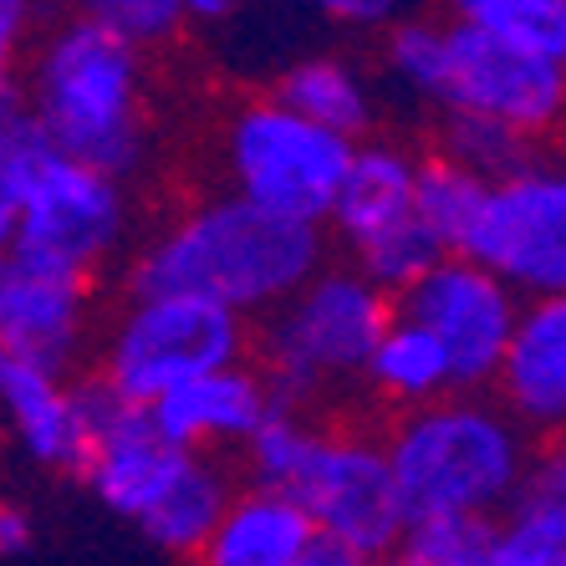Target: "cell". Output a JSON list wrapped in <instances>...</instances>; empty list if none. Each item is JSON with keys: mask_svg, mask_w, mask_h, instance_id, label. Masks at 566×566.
I'll list each match as a JSON object with an SVG mask.
<instances>
[{"mask_svg": "<svg viewBox=\"0 0 566 566\" xmlns=\"http://www.w3.org/2000/svg\"><path fill=\"white\" fill-rule=\"evenodd\" d=\"M31 541H36V521H31V511L27 505H15V501H0V562L27 556Z\"/></svg>", "mask_w": 566, "mask_h": 566, "instance_id": "32", "label": "cell"}, {"mask_svg": "<svg viewBox=\"0 0 566 566\" xmlns=\"http://www.w3.org/2000/svg\"><path fill=\"white\" fill-rule=\"evenodd\" d=\"M271 409H276L271 382H265L261 368H245V363L195 373V378L174 382L169 394L148 403L158 429L174 444L199 449V454L220 444H245Z\"/></svg>", "mask_w": 566, "mask_h": 566, "instance_id": "14", "label": "cell"}, {"mask_svg": "<svg viewBox=\"0 0 566 566\" xmlns=\"http://www.w3.org/2000/svg\"><path fill=\"white\" fill-rule=\"evenodd\" d=\"M382 62L398 87L434 103L439 113L495 118L526 138L566 123V66L474 21H398Z\"/></svg>", "mask_w": 566, "mask_h": 566, "instance_id": "3", "label": "cell"}, {"mask_svg": "<svg viewBox=\"0 0 566 566\" xmlns=\"http://www.w3.org/2000/svg\"><path fill=\"white\" fill-rule=\"evenodd\" d=\"M403 526L449 511H505L526 470V429L480 394H444L419 409H398L382 439Z\"/></svg>", "mask_w": 566, "mask_h": 566, "instance_id": "4", "label": "cell"}, {"mask_svg": "<svg viewBox=\"0 0 566 566\" xmlns=\"http://www.w3.org/2000/svg\"><path fill=\"white\" fill-rule=\"evenodd\" d=\"M460 255L490 265L511 291H566V158H531L485 189Z\"/></svg>", "mask_w": 566, "mask_h": 566, "instance_id": "9", "label": "cell"}, {"mask_svg": "<svg viewBox=\"0 0 566 566\" xmlns=\"http://www.w3.org/2000/svg\"><path fill=\"white\" fill-rule=\"evenodd\" d=\"M403 552L429 566H495L501 556V521L485 511H449L413 521L403 531Z\"/></svg>", "mask_w": 566, "mask_h": 566, "instance_id": "24", "label": "cell"}, {"mask_svg": "<svg viewBox=\"0 0 566 566\" xmlns=\"http://www.w3.org/2000/svg\"><path fill=\"white\" fill-rule=\"evenodd\" d=\"M495 566H566V546H546V541L515 536L501 526V556Z\"/></svg>", "mask_w": 566, "mask_h": 566, "instance_id": "31", "label": "cell"}, {"mask_svg": "<svg viewBox=\"0 0 566 566\" xmlns=\"http://www.w3.org/2000/svg\"><path fill=\"white\" fill-rule=\"evenodd\" d=\"M21 93L66 158L113 179H128L144 164V52L133 41L72 15L36 46Z\"/></svg>", "mask_w": 566, "mask_h": 566, "instance_id": "2", "label": "cell"}, {"mask_svg": "<svg viewBox=\"0 0 566 566\" xmlns=\"http://www.w3.org/2000/svg\"><path fill=\"white\" fill-rule=\"evenodd\" d=\"M413 179H419V154L382 144V138H373V144L357 138L327 214V224L337 230L347 251L368 245L373 235L394 230V224L413 220Z\"/></svg>", "mask_w": 566, "mask_h": 566, "instance_id": "17", "label": "cell"}, {"mask_svg": "<svg viewBox=\"0 0 566 566\" xmlns=\"http://www.w3.org/2000/svg\"><path fill=\"white\" fill-rule=\"evenodd\" d=\"M245 316L195 291H148L133 296L128 312L103 347V378L128 403H154L174 382L210 368H230L245 357Z\"/></svg>", "mask_w": 566, "mask_h": 566, "instance_id": "7", "label": "cell"}, {"mask_svg": "<svg viewBox=\"0 0 566 566\" xmlns=\"http://www.w3.org/2000/svg\"><path fill=\"white\" fill-rule=\"evenodd\" d=\"M501 6V0H444L449 21H480V15H490Z\"/></svg>", "mask_w": 566, "mask_h": 566, "instance_id": "35", "label": "cell"}, {"mask_svg": "<svg viewBox=\"0 0 566 566\" xmlns=\"http://www.w3.org/2000/svg\"><path fill=\"white\" fill-rule=\"evenodd\" d=\"M286 566H368L357 552H347L343 541H332V536H316L312 546H306L296 562H286Z\"/></svg>", "mask_w": 566, "mask_h": 566, "instance_id": "33", "label": "cell"}, {"mask_svg": "<svg viewBox=\"0 0 566 566\" xmlns=\"http://www.w3.org/2000/svg\"><path fill=\"white\" fill-rule=\"evenodd\" d=\"M394 296L357 265H316L281 306L265 312L261 373L281 403H306L337 382L363 378L373 343L394 322Z\"/></svg>", "mask_w": 566, "mask_h": 566, "instance_id": "5", "label": "cell"}, {"mask_svg": "<svg viewBox=\"0 0 566 566\" xmlns=\"http://www.w3.org/2000/svg\"><path fill=\"white\" fill-rule=\"evenodd\" d=\"M439 154H449L460 169L480 174L485 185L515 174L521 164L536 158V138L505 128L495 118H470V113H444V133H439Z\"/></svg>", "mask_w": 566, "mask_h": 566, "instance_id": "25", "label": "cell"}, {"mask_svg": "<svg viewBox=\"0 0 566 566\" xmlns=\"http://www.w3.org/2000/svg\"><path fill=\"white\" fill-rule=\"evenodd\" d=\"M485 179L470 169H460L449 154H423L419 158V179H413V214H419L434 240L444 251H464V240H470V224L485 205Z\"/></svg>", "mask_w": 566, "mask_h": 566, "instance_id": "22", "label": "cell"}, {"mask_svg": "<svg viewBox=\"0 0 566 566\" xmlns=\"http://www.w3.org/2000/svg\"><path fill=\"white\" fill-rule=\"evenodd\" d=\"M36 0H0V82H15V56L31 36Z\"/></svg>", "mask_w": 566, "mask_h": 566, "instance_id": "29", "label": "cell"}, {"mask_svg": "<svg viewBox=\"0 0 566 566\" xmlns=\"http://www.w3.org/2000/svg\"><path fill=\"white\" fill-rule=\"evenodd\" d=\"M322 265V224L281 220L240 195L205 199L144 245L128 291H195L240 316H265Z\"/></svg>", "mask_w": 566, "mask_h": 566, "instance_id": "1", "label": "cell"}, {"mask_svg": "<svg viewBox=\"0 0 566 566\" xmlns=\"http://www.w3.org/2000/svg\"><path fill=\"white\" fill-rule=\"evenodd\" d=\"M230 495H235V490H230L224 470L199 454V460L185 470V480L138 521V531L174 556H199V546L210 541V531H214V521H220Z\"/></svg>", "mask_w": 566, "mask_h": 566, "instance_id": "20", "label": "cell"}, {"mask_svg": "<svg viewBox=\"0 0 566 566\" xmlns=\"http://www.w3.org/2000/svg\"><path fill=\"white\" fill-rule=\"evenodd\" d=\"M501 409L531 434H566V291L531 296L495 373Z\"/></svg>", "mask_w": 566, "mask_h": 566, "instance_id": "13", "label": "cell"}, {"mask_svg": "<svg viewBox=\"0 0 566 566\" xmlns=\"http://www.w3.org/2000/svg\"><path fill=\"white\" fill-rule=\"evenodd\" d=\"M347 158H353V138L316 128L312 118L291 113L281 97L240 103L224 128L230 195L251 199L281 220L327 224Z\"/></svg>", "mask_w": 566, "mask_h": 566, "instance_id": "6", "label": "cell"}, {"mask_svg": "<svg viewBox=\"0 0 566 566\" xmlns=\"http://www.w3.org/2000/svg\"><path fill=\"white\" fill-rule=\"evenodd\" d=\"M123 224H128L123 179L52 148L27 179V189H21L15 251L93 281L97 265L118 251Z\"/></svg>", "mask_w": 566, "mask_h": 566, "instance_id": "11", "label": "cell"}, {"mask_svg": "<svg viewBox=\"0 0 566 566\" xmlns=\"http://www.w3.org/2000/svg\"><path fill=\"white\" fill-rule=\"evenodd\" d=\"M394 306L439 337V347L449 357L454 394L495 388L515 316H521V291L505 286L490 265H480L474 255L449 251L409 291H398Z\"/></svg>", "mask_w": 566, "mask_h": 566, "instance_id": "10", "label": "cell"}, {"mask_svg": "<svg viewBox=\"0 0 566 566\" xmlns=\"http://www.w3.org/2000/svg\"><path fill=\"white\" fill-rule=\"evenodd\" d=\"M52 138L31 118L21 82H0V255L15 245V214H21V189L36 174V164L52 154Z\"/></svg>", "mask_w": 566, "mask_h": 566, "instance_id": "23", "label": "cell"}, {"mask_svg": "<svg viewBox=\"0 0 566 566\" xmlns=\"http://www.w3.org/2000/svg\"><path fill=\"white\" fill-rule=\"evenodd\" d=\"M505 531L546 546H566V434H546L505 501Z\"/></svg>", "mask_w": 566, "mask_h": 566, "instance_id": "21", "label": "cell"}, {"mask_svg": "<svg viewBox=\"0 0 566 566\" xmlns=\"http://www.w3.org/2000/svg\"><path fill=\"white\" fill-rule=\"evenodd\" d=\"M439 255H449V251L434 240V230L413 214V220H403V224H394V230L373 235L368 245H357L353 265L373 281V286H382L388 296H398V291H409L413 281L439 261Z\"/></svg>", "mask_w": 566, "mask_h": 566, "instance_id": "26", "label": "cell"}, {"mask_svg": "<svg viewBox=\"0 0 566 566\" xmlns=\"http://www.w3.org/2000/svg\"><path fill=\"white\" fill-rule=\"evenodd\" d=\"M368 388L394 403V409H419V403H434V398L454 394L449 382V357L439 347V337L423 322L394 312V322L382 327V337L373 343L368 368H363Z\"/></svg>", "mask_w": 566, "mask_h": 566, "instance_id": "18", "label": "cell"}, {"mask_svg": "<svg viewBox=\"0 0 566 566\" xmlns=\"http://www.w3.org/2000/svg\"><path fill=\"white\" fill-rule=\"evenodd\" d=\"M368 566H429V562H419V556H409V552H403V546H398V552L378 556V562H368Z\"/></svg>", "mask_w": 566, "mask_h": 566, "instance_id": "36", "label": "cell"}, {"mask_svg": "<svg viewBox=\"0 0 566 566\" xmlns=\"http://www.w3.org/2000/svg\"><path fill=\"white\" fill-rule=\"evenodd\" d=\"M0 419L11 423L15 444L46 470H82V429L72 382L56 363L0 347Z\"/></svg>", "mask_w": 566, "mask_h": 566, "instance_id": "15", "label": "cell"}, {"mask_svg": "<svg viewBox=\"0 0 566 566\" xmlns=\"http://www.w3.org/2000/svg\"><path fill=\"white\" fill-rule=\"evenodd\" d=\"M306 6H316L322 15L343 21V27H382L398 11V0H306Z\"/></svg>", "mask_w": 566, "mask_h": 566, "instance_id": "30", "label": "cell"}, {"mask_svg": "<svg viewBox=\"0 0 566 566\" xmlns=\"http://www.w3.org/2000/svg\"><path fill=\"white\" fill-rule=\"evenodd\" d=\"M276 490L306 511L316 536L343 541L363 562L403 546V505L394 490V470L382 454V439L357 429H316L306 434L296 464L286 470Z\"/></svg>", "mask_w": 566, "mask_h": 566, "instance_id": "8", "label": "cell"}, {"mask_svg": "<svg viewBox=\"0 0 566 566\" xmlns=\"http://www.w3.org/2000/svg\"><path fill=\"white\" fill-rule=\"evenodd\" d=\"M87 286L77 271L11 245L0 255V347L66 368L87 332Z\"/></svg>", "mask_w": 566, "mask_h": 566, "instance_id": "12", "label": "cell"}, {"mask_svg": "<svg viewBox=\"0 0 566 566\" xmlns=\"http://www.w3.org/2000/svg\"><path fill=\"white\" fill-rule=\"evenodd\" d=\"M316 541V526L286 490L255 485L235 490L214 521L210 541L199 546V566H286Z\"/></svg>", "mask_w": 566, "mask_h": 566, "instance_id": "16", "label": "cell"}, {"mask_svg": "<svg viewBox=\"0 0 566 566\" xmlns=\"http://www.w3.org/2000/svg\"><path fill=\"white\" fill-rule=\"evenodd\" d=\"M276 97L291 107V113L312 118L316 128L343 133L353 144L373 128V118H378L368 77H363L353 62H343V56H306V62H291L276 82Z\"/></svg>", "mask_w": 566, "mask_h": 566, "instance_id": "19", "label": "cell"}, {"mask_svg": "<svg viewBox=\"0 0 566 566\" xmlns=\"http://www.w3.org/2000/svg\"><path fill=\"white\" fill-rule=\"evenodd\" d=\"M82 21L113 31V36L133 41L138 52L148 46H164V41L179 36L185 27V6L179 0H72Z\"/></svg>", "mask_w": 566, "mask_h": 566, "instance_id": "27", "label": "cell"}, {"mask_svg": "<svg viewBox=\"0 0 566 566\" xmlns=\"http://www.w3.org/2000/svg\"><path fill=\"white\" fill-rule=\"evenodd\" d=\"M474 27H490L495 36L566 66V0H501V6L490 15H480Z\"/></svg>", "mask_w": 566, "mask_h": 566, "instance_id": "28", "label": "cell"}, {"mask_svg": "<svg viewBox=\"0 0 566 566\" xmlns=\"http://www.w3.org/2000/svg\"><path fill=\"white\" fill-rule=\"evenodd\" d=\"M185 21H230L240 11V0H179Z\"/></svg>", "mask_w": 566, "mask_h": 566, "instance_id": "34", "label": "cell"}]
</instances>
